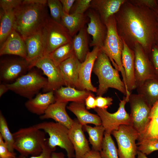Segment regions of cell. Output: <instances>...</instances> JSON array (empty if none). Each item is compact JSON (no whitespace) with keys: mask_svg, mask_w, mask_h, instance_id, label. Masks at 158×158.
Returning a JSON list of instances; mask_svg holds the SVG:
<instances>
[{"mask_svg":"<svg viewBox=\"0 0 158 158\" xmlns=\"http://www.w3.org/2000/svg\"><path fill=\"white\" fill-rule=\"evenodd\" d=\"M0 135L1 136L8 150L13 152L14 138L13 133L10 132L6 118L0 112Z\"/></svg>","mask_w":158,"mask_h":158,"instance_id":"35","label":"cell"},{"mask_svg":"<svg viewBox=\"0 0 158 158\" xmlns=\"http://www.w3.org/2000/svg\"><path fill=\"white\" fill-rule=\"evenodd\" d=\"M34 126L49 135L47 142L50 147L56 150V146L59 147L65 150L68 158L75 157L74 148L69 136V129L67 127L52 122H44Z\"/></svg>","mask_w":158,"mask_h":158,"instance_id":"6","label":"cell"},{"mask_svg":"<svg viewBox=\"0 0 158 158\" xmlns=\"http://www.w3.org/2000/svg\"><path fill=\"white\" fill-rule=\"evenodd\" d=\"M132 4L147 7L157 13L158 4L156 0H129Z\"/></svg>","mask_w":158,"mask_h":158,"instance_id":"40","label":"cell"},{"mask_svg":"<svg viewBox=\"0 0 158 158\" xmlns=\"http://www.w3.org/2000/svg\"><path fill=\"white\" fill-rule=\"evenodd\" d=\"M135 53V77L136 88L147 80L157 78L149 55L141 45L136 43Z\"/></svg>","mask_w":158,"mask_h":158,"instance_id":"12","label":"cell"},{"mask_svg":"<svg viewBox=\"0 0 158 158\" xmlns=\"http://www.w3.org/2000/svg\"><path fill=\"white\" fill-rule=\"evenodd\" d=\"M26 74L11 83L6 84L9 89L28 99L33 98L43 89L47 83V78L35 70H30Z\"/></svg>","mask_w":158,"mask_h":158,"instance_id":"8","label":"cell"},{"mask_svg":"<svg viewBox=\"0 0 158 158\" xmlns=\"http://www.w3.org/2000/svg\"><path fill=\"white\" fill-rule=\"evenodd\" d=\"M9 90L6 84H1L0 85V97Z\"/></svg>","mask_w":158,"mask_h":158,"instance_id":"49","label":"cell"},{"mask_svg":"<svg viewBox=\"0 0 158 158\" xmlns=\"http://www.w3.org/2000/svg\"><path fill=\"white\" fill-rule=\"evenodd\" d=\"M22 0H0V6L2 11H6L14 10L21 5Z\"/></svg>","mask_w":158,"mask_h":158,"instance_id":"39","label":"cell"},{"mask_svg":"<svg viewBox=\"0 0 158 158\" xmlns=\"http://www.w3.org/2000/svg\"><path fill=\"white\" fill-rule=\"evenodd\" d=\"M92 0H75L70 11V14H84L90 7Z\"/></svg>","mask_w":158,"mask_h":158,"instance_id":"38","label":"cell"},{"mask_svg":"<svg viewBox=\"0 0 158 158\" xmlns=\"http://www.w3.org/2000/svg\"><path fill=\"white\" fill-rule=\"evenodd\" d=\"M156 1H157V2L158 4V0H157Z\"/></svg>","mask_w":158,"mask_h":158,"instance_id":"53","label":"cell"},{"mask_svg":"<svg viewBox=\"0 0 158 158\" xmlns=\"http://www.w3.org/2000/svg\"><path fill=\"white\" fill-rule=\"evenodd\" d=\"M127 102L126 97L124 96L123 99L120 100L117 111L113 113L109 112L106 109L97 107L94 109L101 119L105 132L111 134L113 131L117 130L121 125H131L130 114L125 109Z\"/></svg>","mask_w":158,"mask_h":158,"instance_id":"11","label":"cell"},{"mask_svg":"<svg viewBox=\"0 0 158 158\" xmlns=\"http://www.w3.org/2000/svg\"><path fill=\"white\" fill-rule=\"evenodd\" d=\"M34 67L42 70L47 77V85L42 89L44 92L54 91L65 86L59 67L55 65L47 56H44L38 59L33 64L32 68Z\"/></svg>","mask_w":158,"mask_h":158,"instance_id":"13","label":"cell"},{"mask_svg":"<svg viewBox=\"0 0 158 158\" xmlns=\"http://www.w3.org/2000/svg\"><path fill=\"white\" fill-rule=\"evenodd\" d=\"M55 101L85 103L87 97L92 94L90 91L80 90L70 86H61L54 91Z\"/></svg>","mask_w":158,"mask_h":158,"instance_id":"25","label":"cell"},{"mask_svg":"<svg viewBox=\"0 0 158 158\" xmlns=\"http://www.w3.org/2000/svg\"><path fill=\"white\" fill-rule=\"evenodd\" d=\"M47 4L31 3L24 0L14 9V29L24 40L42 29L49 17Z\"/></svg>","mask_w":158,"mask_h":158,"instance_id":"2","label":"cell"},{"mask_svg":"<svg viewBox=\"0 0 158 158\" xmlns=\"http://www.w3.org/2000/svg\"><path fill=\"white\" fill-rule=\"evenodd\" d=\"M105 24L107 28V33L103 46L100 49L108 56L114 68L121 73L127 93L129 94L121 60L123 42L118 33L114 15Z\"/></svg>","mask_w":158,"mask_h":158,"instance_id":"5","label":"cell"},{"mask_svg":"<svg viewBox=\"0 0 158 158\" xmlns=\"http://www.w3.org/2000/svg\"><path fill=\"white\" fill-rule=\"evenodd\" d=\"M52 158H65L64 154L62 152H53L51 154Z\"/></svg>","mask_w":158,"mask_h":158,"instance_id":"50","label":"cell"},{"mask_svg":"<svg viewBox=\"0 0 158 158\" xmlns=\"http://www.w3.org/2000/svg\"><path fill=\"white\" fill-rule=\"evenodd\" d=\"M137 158H148L146 155L141 152L138 150L137 154Z\"/></svg>","mask_w":158,"mask_h":158,"instance_id":"51","label":"cell"},{"mask_svg":"<svg viewBox=\"0 0 158 158\" xmlns=\"http://www.w3.org/2000/svg\"><path fill=\"white\" fill-rule=\"evenodd\" d=\"M5 54L18 56L26 60V51L24 40L14 30L0 45V55Z\"/></svg>","mask_w":158,"mask_h":158,"instance_id":"20","label":"cell"},{"mask_svg":"<svg viewBox=\"0 0 158 158\" xmlns=\"http://www.w3.org/2000/svg\"><path fill=\"white\" fill-rule=\"evenodd\" d=\"M42 32L44 56L48 55L60 46L71 42L73 39L67 29L61 23L54 20L49 17L42 30Z\"/></svg>","mask_w":158,"mask_h":158,"instance_id":"7","label":"cell"},{"mask_svg":"<svg viewBox=\"0 0 158 158\" xmlns=\"http://www.w3.org/2000/svg\"><path fill=\"white\" fill-rule=\"evenodd\" d=\"M86 14L90 20L87 24V32L92 37V40L89 46H98L101 49L103 46L106 36V26L99 14L94 10L91 8L88 10Z\"/></svg>","mask_w":158,"mask_h":158,"instance_id":"16","label":"cell"},{"mask_svg":"<svg viewBox=\"0 0 158 158\" xmlns=\"http://www.w3.org/2000/svg\"><path fill=\"white\" fill-rule=\"evenodd\" d=\"M85 104L86 108L87 110L95 109L97 108L96 98L92 93L85 99Z\"/></svg>","mask_w":158,"mask_h":158,"instance_id":"45","label":"cell"},{"mask_svg":"<svg viewBox=\"0 0 158 158\" xmlns=\"http://www.w3.org/2000/svg\"><path fill=\"white\" fill-rule=\"evenodd\" d=\"M68 103L55 102L49 106L43 115L40 116V119H52L56 122L70 129L74 120L69 116L66 111V108Z\"/></svg>","mask_w":158,"mask_h":158,"instance_id":"21","label":"cell"},{"mask_svg":"<svg viewBox=\"0 0 158 158\" xmlns=\"http://www.w3.org/2000/svg\"><path fill=\"white\" fill-rule=\"evenodd\" d=\"M67 107L75 115L78 122L83 126L88 124H93L95 126L102 124L100 117L98 115L88 111L85 103L72 102Z\"/></svg>","mask_w":158,"mask_h":158,"instance_id":"26","label":"cell"},{"mask_svg":"<svg viewBox=\"0 0 158 158\" xmlns=\"http://www.w3.org/2000/svg\"><path fill=\"white\" fill-rule=\"evenodd\" d=\"M75 55L72 41L59 47L47 56L57 66Z\"/></svg>","mask_w":158,"mask_h":158,"instance_id":"32","label":"cell"},{"mask_svg":"<svg viewBox=\"0 0 158 158\" xmlns=\"http://www.w3.org/2000/svg\"><path fill=\"white\" fill-rule=\"evenodd\" d=\"M16 154L8 149L2 138L0 135V158H16Z\"/></svg>","mask_w":158,"mask_h":158,"instance_id":"43","label":"cell"},{"mask_svg":"<svg viewBox=\"0 0 158 158\" xmlns=\"http://www.w3.org/2000/svg\"><path fill=\"white\" fill-rule=\"evenodd\" d=\"M158 116V100L152 107L150 114L151 119Z\"/></svg>","mask_w":158,"mask_h":158,"instance_id":"48","label":"cell"},{"mask_svg":"<svg viewBox=\"0 0 158 158\" xmlns=\"http://www.w3.org/2000/svg\"><path fill=\"white\" fill-rule=\"evenodd\" d=\"M83 158H102L100 152L92 149L87 153Z\"/></svg>","mask_w":158,"mask_h":158,"instance_id":"47","label":"cell"},{"mask_svg":"<svg viewBox=\"0 0 158 158\" xmlns=\"http://www.w3.org/2000/svg\"><path fill=\"white\" fill-rule=\"evenodd\" d=\"M0 45H1L14 29V10L0 13Z\"/></svg>","mask_w":158,"mask_h":158,"instance_id":"31","label":"cell"},{"mask_svg":"<svg viewBox=\"0 0 158 158\" xmlns=\"http://www.w3.org/2000/svg\"><path fill=\"white\" fill-rule=\"evenodd\" d=\"M114 16L118 33L127 45L133 50L138 43L149 55L158 32L157 13L126 0Z\"/></svg>","mask_w":158,"mask_h":158,"instance_id":"1","label":"cell"},{"mask_svg":"<svg viewBox=\"0 0 158 158\" xmlns=\"http://www.w3.org/2000/svg\"><path fill=\"white\" fill-rule=\"evenodd\" d=\"M26 51V60L29 70L34 63L44 56V45L42 30L32 35L25 40Z\"/></svg>","mask_w":158,"mask_h":158,"instance_id":"19","label":"cell"},{"mask_svg":"<svg viewBox=\"0 0 158 158\" xmlns=\"http://www.w3.org/2000/svg\"><path fill=\"white\" fill-rule=\"evenodd\" d=\"M126 0H92L90 7L96 11L105 23L119 10Z\"/></svg>","mask_w":158,"mask_h":158,"instance_id":"23","label":"cell"},{"mask_svg":"<svg viewBox=\"0 0 158 158\" xmlns=\"http://www.w3.org/2000/svg\"><path fill=\"white\" fill-rule=\"evenodd\" d=\"M138 94L142 97L152 107L158 100V79H148L136 88Z\"/></svg>","mask_w":158,"mask_h":158,"instance_id":"28","label":"cell"},{"mask_svg":"<svg viewBox=\"0 0 158 158\" xmlns=\"http://www.w3.org/2000/svg\"><path fill=\"white\" fill-rule=\"evenodd\" d=\"M123 47L121 56L122 62L125 73L128 90L131 94V92L136 89L135 53L134 50L130 48L123 41Z\"/></svg>","mask_w":158,"mask_h":158,"instance_id":"22","label":"cell"},{"mask_svg":"<svg viewBox=\"0 0 158 158\" xmlns=\"http://www.w3.org/2000/svg\"><path fill=\"white\" fill-rule=\"evenodd\" d=\"M107 55L101 50L95 62L92 71L97 76L99 85L97 95L102 96L110 88L115 89L126 97L127 92L120 77L119 72L114 68Z\"/></svg>","mask_w":158,"mask_h":158,"instance_id":"3","label":"cell"},{"mask_svg":"<svg viewBox=\"0 0 158 158\" xmlns=\"http://www.w3.org/2000/svg\"><path fill=\"white\" fill-rule=\"evenodd\" d=\"M88 18L86 14H68L63 13L61 23L67 29L73 37L78 32L85 27Z\"/></svg>","mask_w":158,"mask_h":158,"instance_id":"27","label":"cell"},{"mask_svg":"<svg viewBox=\"0 0 158 158\" xmlns=\"http://www.w3.org/2000/svg\"><path fill=\"white\" fill-rule=\"evenodd\" d=\"M100 50L99 47H94L92 50L87 54L84 61L81 63L79 72V90L97 92V89L92 84L91 77L95 62Z\"/></svg>","mask_w":158,"mask_h":158,"instance_id":"15","label":"cell"},{"mask_svg":"<svg viewBox=\"0 0 158 158\" xmlns=\"http://www.w3.org/2000/svg\"><path fill=\"white\" fill-rule=\"evenodd\" d=\"M138 142L147 140H158V116L151 119L144 132L138 135Z\"/></svg>","mask_w":158,"mask_h":158,"instance_id":"34","label":"cell"},{"mask_svg":"<svg viewBox=\"0 0 158 158\" xmlns=\"http://www.w3.org/2000/svg\"><path fill=\"white\" fill-rule=\"evenodd\" d=\"M62 6L64 13L69 14L71 9L74 3L75 0H60Z\"/></svg>","mask_w":158,"mask_h":158,"instance_id":"46","label":"cell"},{"mask_svg":"<svg viewBox=\"0 0 158 158\" xmlns=\"http://www.w3.org/2000/svg\"><path fill=\"white\" fill-rule=\"evenodd\" d=\"M100 153L102 158H119L117 149L111 134L104 132Z\"/></svg>","mask_w":158,"mask_h":158,"instance_id":"33","label":"cell"},{"mask_svg":"<svg viewBox=\"0 0 158 158\" xmlns=\"http://www.w3.org/2000/svg\"><path fill=\"white\" fill-rule=\"evenodd\" d=\"M56 150L51 148L48 145L47 139L43 146V150L40 154L37 156H31L28 157L20 155L16 158H52L51 154Z\"/></svg>","mask_w":158,"mask_h":158,"instance_id":"41","label":"cell"},{"mask_svg":"<svg viewBox=\"0 0 158 158\" xmlns=\"http://www.w3.org/2000/svg\"><path fill=\"white\" fill-rule=\"evenodd\" d=\"M149 56L156 78L158 79V46L156 44L152 47Z\"/></svg>","mask_w":158,"mask_h":158,"instance_id":"42","label":"cell"},{"mask_svg":"<svg viewBox=\"0 0 158 158\" xmlns=\"http://www.w3.org/2000/svg\"><path fill=\"white\" fill-rule=\"evenodd\" d=\"M83 129L86 131L89 136V141L92 149L100 152L102 149L103 140L105 130L101 125L92 127L87 125L83 126Z\"/></svg>","mask_w":158,"mask_h":158,"instance_id":"30","label":"cell"},{"mask_svg":"<svg viewBox=\"0 0 158 158\" xmlns=\"http://www.w3.org/2000/svg\"><path fill=\"white\" fill-rule=\"evenodd\" d=\"M87 34L86 29L84 27L73 37L72 43L75 55L81 63L84 61L90 51Z\"/></svg>","mask_w":158,"mask_h":158,"instance_id":"29","label":"cell"},{"mask_svg":"<svg viewBox=\"0 0 158 158\" xmlns=\"http://www.w3.org/2000/svg\"><path fill=\"white\" fill-rule=\"evenodd\" d=\"M47 4L49 8L51 18L54 20L61 23L63 13L61 3L59 0H48Z\"/></svg>","mask_w":158,"mask_h":158,"instance_id":"36","label":"cell"},{"mask_svg":"<svg viewBox=\"0 0 158 158\" xmlns=\"http://www.w3.org/2000/svg\"><path fill=\"white\" fill-rule=\"evenodd\" d=\"M29 70L26 60L22 58L1 60L0 62V78L3 81L14 82Z\"/></svg>","mask_w":158,"mask_h":158,"instance_id":"14","label":"cell"},{"mask_svg":"<svg viewBox=\"0 0 158 158\" xmlns=\"http://www.w3.org/2000/svg\"><path fill=\"white\" fill-rule=\"evenodd\" d=\"M117 142L119 158H135L139 134L130 125H123L111 133Z\"/></svg>","mask_w":158,"mask_h":158,"instance_id":"10","label":"cell"},{"mask_svg":"<svg viewBox=\"0 0 158 158\" xmlns=\"http://www.w3.org/2000/svg\"><path fill=\"white\" fill-rule=\"evenodd\" d=\"M54 91L38 93L34 97L29 99L25 105L30 112L40 116L43 115L49 106L55 102Z\"/></svg>","mask_w":158,"mask_h":158,"instance_id":"24","label":"cell"},{"mask_svg":"<svg viewBox=\"0 0 158 158\" xmlns=\"http://www.w3.org/2000/svg\"><path fill=\"white\" fill-rule=\"evenodd\" d=\"M128 102L131 126L140 135L144 132L150 121L152 107L142 97L138 94H131Z\"/></svg>","mask_w":158,"mask_h":158,"instance_id":"9","label":"cell"},{"mask_svg":"<svg viewBox=\"0 0 158 158\" xmlns=\"http://www.w3.org/2000/svg\"><path fill=\"white\" fill-rule=\"evenodd\" d=\"M81 63L74 55L59 65L65 86L78 90L79 72Z\"/></svg>","mask_w":158,"mask_h":158,"instance_id":"17","label":"cell"},{"mask_svg":"<svg viewBox=\"0 0 158 158\" xmlns=\"http://www.w3.org/2000/svg\"><path fill=\"white\" fill-rule=\"evenodd\" d=\"M158 17V11L157 12ZM155 44L158 46V32L157 33L156 39H155Z\"/></svg>","mask_w":158,"mask_h":158,"instance_id":"52","label":"cell"},{"mask_svg":"<svg viewBox=\"0 0 158 158\" xmlns=\"http://www.w3.org/2000/svg\"><path fill=\"white\" fill-rule=\"evenodd\" d=\"M138 150L146 155L158 150V140L144 141L137 143Z\"/></svg>","mask_w":158,"mask_h":158,"instance_id":"37","label":"cell"},{"mask_svg":"<svg viewBox=\"0 0 158 158\" xmlns=\"http://www.w3.org/2000/svg\"><path fill=\"white\" fill-rule=\"evenodd\" d=\"M45 133L34 125L20 129L13 133L14 149L26 157L39 155L47 139Z\"/></svg>","mask_w":158,"mask_h":158,"instance_id":"4","label":"cell"},{"mask_svg":"<svg viewBox=\"0 0 158 158\" xmlns=\"http://www.w3.org/2000/svg\"><path fill=\"white\" fill-rule=\"evenodd\" d=\"M96 99L97 108L106 109L112 104L113 100L112 97L102 96H97Z\"/></svg>","mask_w":158,"mask_h":158,"instance_id":"44","label":"cell"},{"mask_svg":"<svg viewBox=\"0 0 158 158\" xmlns=\"http://www.w3.org/2000/svg\"><path fill=\"white\" fill-rule=\"evenodd\" d=\"M83 127L77 119H75L72 127L69 129V136L74 150L75 158H83L91 150Z\"/></svg>","mask_w":158,"mask_h":158,"instance_id":"18","label":"cell"}]
</instances>
